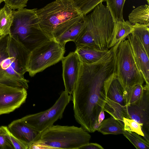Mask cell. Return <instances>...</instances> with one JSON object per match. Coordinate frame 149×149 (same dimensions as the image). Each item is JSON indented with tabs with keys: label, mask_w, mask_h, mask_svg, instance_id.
<instances>
[{
	"label": "cell",
	"mask_w": 149,
	"mask_h": 149,
	"mask_svg": "<svg viewBox=\"0 0 149 149\" xmlns=\"http://www.w3.org/2000/svg\"><path fill=\"white\" fill-rule=\"evenodd\" d=\"M148 4H149V0H146Z\"/></svg>",
	"instance_id": "cell-37"
},
{
	"label": "cell",
	"mask_w": 149,
	"mask_h": 149,
	"mask_svg": "<svg viewBox=\"0 0 149 149\" xmlns=\"http://www.w3.org/2000/svg\"><path fill=\"white\" fill-rule=\"evenodd\" d=\"M27 90L0 84V115L9 113L25 102Z\"/></svg>",
	"instance_id": "cell-10"
},
{
	"label": "cell",
	"mask_w": 149,
	"mask_h": 149,
	"mask_svg": "<svg viewBox=\"0 0 149 149\" xmlns=\"http://www.w3.org/2000/svg\"><path fill=\"white\" fill-rule=\"evenodd\" d=\"M116 74L125 95L129 88L136 85H143L145 82L127 38L122 40L118 47Z\"/></svg>",
	"instance_id": "cell-7"
},
{
	"label": "cell",
	"mask_w": 149,
	"mask_h": 149,
	"mask_svg": "<svg viewBox=\"0 0 149 149\" xmlns=\"http://www.w3.org/2000/svg\"><path fill=\"white\" fill-rule=\"evenodd\" d=\"M65 47L55 40L43 42L30 51L26 65L27 72L31 77L61 61Z\"/></svg>",
	"instance_id": "cell-8"
},
{
	"label": "cell",
	"mask_w": 149,
	"mask_h": 149,
	"mask_svg": "<svg viewBox=\"0 0 149 149\" xmlns=\"http://www.w3.org/2000/svg\"><path fill=\"white\" fill-rule=\"evenodd\" d=\"M97 130L104 135L123 134L125 131L119 122L111 116L104 120Z\"/></svg>",
	"instance_id": "cell-20"
},
{
	"label": "cell",
	"mask_w": 149,
	"mask_h": 149,
	"mask_svg": "<svg viewBox=\"0 0 149 149\" xmlns=\"http://www.w3.org/2000/svg\"><path fill=\"white\" fill-rule=\"evenodd\" d=\"M129 21L133 24L136 23L149 25V7L148 5L139 6L134 9L128 15Z\"/></svg>",
	"instance_id": "cell-22"
},
{
	"label": "cell",
	"mask_w": 149,
	"mask_h": 149,
	"mask_svg": "<svg viewBox=\"0 0 149 149\" xmlns=\"http://www.w3.org/2000/svg\"><path fill=\"white\" fill-rule=\"evenodd\" d=\"M116 52L111 49L90 64L80 62L78 77L72 95L74 116L85 131L93 133L112 81L117 77Z\"/></svg>",
	"instance_id": "cell-1"
},
{
	"label": "cell",
	"mask_w": 149,
	"mask_h": 149,
	"mask_svg": "<svg viewBox=\"0 0 149 149\" xmlns=\"http://www.w3.org/2000/svg\"><path fill=\"white\" fill-rule=\"evenodd\" d=\"M8 128L15 137L29 146L38 139L40 132L30 127L20 119L14 120Z\"/></svg>",
	"instance_id": "cell-14"
},
{
	"label": "cell",
	"mask_w": 149,
	"mask_h": 149,
	"mask_svg": "<svg viewBox=\"0 0 149 149\" xmlns=\"http://www.w3.org/2000/svg\"><path fill=\"white\" fill-rule=\"evenodd\" d=\"M71 96L65 90L61 93L53 105L45 111L26 116L20 119L28 125L40 132L61 119Z\"/></svg>",
	"instance_id": "cell-9"
},
{
	"label": "cell",
	"mask_w": 149,
	"mask_h": 149,
	"mask_svg": "<svg viewBox=\"0 0 149 149\" xmlns=\"http://www.w3.org/2000/svg\"><path fill=\"white\" fill-rule=\"evenodd\" d=\"M127 39L129 41L135 59L144 77L145 85L149 86V56L143 46L132 34L129 35Z\"/></svg>",
	"instance_id": "cell-13"
},
{
	"label": "cell",
	"mask_w": 149,
	"mask_h": 149,
	"mask_svg": "<svg viewBox=\"0 0 149 149\" xmlns=\"http://www.w3.org/2000/svg\"><path fill=\"white\" fill-rule=\"evenodd\" d=\"M149 25L136 23L133 25L131 34L141 43L148 56L149 55Z\"/></svg>",
	"instance_id": "cell-23"
},
{
	"label": "cell",
	"mask_w": 149,
	"mask_h": 149,
	"mask_svg": "<svg viewBox=\"0 0 149 149\" xmlns=\"http://www.w3.org/2000/svg\"><path fill=\"white\" fill-rule=\"evenodd\" d=\"M133 29V25L129 21L123 19L115 22L110 49L123 40L126 39L127 36L132 33Z\"/></svg>",
	"instance_id": "cell-18"
},
{
	"label": "cell",
	"mask_w": 149,
	"mask_h": 149,
	"mask_svg": "<svg viewBox=\"0 0 149 149\" xmlns=\"http://www.w3.org/2000/svg\"><path fill=\"white\" fill-rule=\"evenodd\" d=\"M144 85H136L129 88L125 95L126 105L133 103L139 100L143 94Z\"/></svg>",
	"instance_id": "cell-27"
},
{
	"label": "cell",
	"mask_w": 149,
	"mask_h": 149,
	"mask_svg": "<svg viewBox=\"0 0 149 149\" xmlns=\"http://www.w3.org/2000/svg\"><path fill=\"white\" fill-rule=\"evenodd\" d=\"M91 138L90 135L81 127L53 125L40 132L33 143L48 149H79L89 143Z\"/></svg>",
	"instance_id": "cell-4"
},
{
	"label": "cell",
	"mask_w": 149,
	"mask_h": 149,
	"mask_svg": "<svg viewBox=\"0 0 149 149\" xmlns=\"http://www.w3.org/2000/svg\"><path fill=\"white\" fill-rule=\"evenodd\" d=\"M124 129L128 132H135L141 136H145V134L142 130V124L139 123L131 119L123 118Z\"/></svg>",
	"instance_id": "cell-29"
},
{
	"label": "cell",
	"mask_w": 149,
	"mask_h": 149,
	"mask_svg": "<svg viewBox=\"0 0 149 149\" xmlns=\"http://www.w3.org/2000/svg\"><path fill=\"white\" fill-rule=\"evenodd\" d=\"M61 61L65 91L71 96L78 77L80 62L75 51L64 57Z\"/></svg>",
	"instance_id": "cell-12"
},
{
	"label": "cell",
	"mask_w": 149,
	"mask_h": 149,
	"mask_svg": "<svg viewBox=\"0 0 149 149\" xmlns=\"http://www.w3.org/2000/svg\"><path fill=\"white\" fill-rule=\"evenodd\" d=\"M103 110L117 120L124 128L123 118L130 119L126 105L123 106L106 97Z\"/></svg>",
	"instance_id": "cell-17"
},
{
	"label": "cell",
	"mask_w": 149,
	"mask_h": 149,
	"mask_svg": "<svg viewBox=\"0 0 149 149\" xmlns=\"http://www.w3.org/2000/svg\"><path fill=\"white\" fill-rule=\"evenodd\" d=\"M8 127H0V149H15L7 134Z\"/></svg>",
	"instance_id": "cell-30"
},
{
	"label": "cell",
	"mask_w": 149,
	"mask_h": 149,
	"mask_svg": "<svg viewBox=\"0 0 149 149\" xmlns=\"http://www.w3.org/2000/svg\"><path fill=\"white\" fill-rule=\"evenodd\" d=\"M85 26V21L84 16L80 21L70 27L55 40L62 46L65 47L68 42H75L78 39Z\"/></svg>",
	"instance_id": "cell-16"
},
{
	"label": "cell",
	"mask_w": 149,
	"mask_h": 149,
	"mask_svg": "<svg viewBox=\"0 0 149 149\" xmlns=\"http://www.w3.org/2000/svg\"><path fill=\"white\" fill-rule=\"evenodd\" d=\"M109 50L85 46H77L75 52L77 55L80 62L90 64L99 60Z\"/></svg>",
	"instance_id": "cell-15"
},
{
	"label": "cell",
	"mask_w": 149,
	"mask_h": 149,
	"mask_svg": "<svg viewBox=\"0 0 149 149\" xmlns=\"http://www.w3.org/2000/svg\"><path fill=\"white\" fill-rule=\"evenodd\" d=\"M100 145L96 143H89L83 146L79 149H104Z\"/></svg>",
	"instance_id": "cell-33"
},
{
	"label": "cell",
	"mask_w": 149,
	"mask_h": 149,
	"mask_svg": "<svg viewBox=\"0 0 149 149\" xmlns=\"http://www.w3.org/2000/svg\"><path fill=\"white\" fill-rule=\"evenodd\" d=\"M12 9L7 4L0 9V35L5 36L10 32L13 22Z\"/></svg>",
	"instance_id": "cell-21"
},
{
	"label": "cell",
	"mask_w": 149,
	"mask_h": 149,
	"mask_svg": "<svg viewBox=\"0 0 149 149\" xmlns=\"http://www.w3.org/2000/svg\"><path fill=\"white\" fill-rule=\"evenodd\" d=\"M4 0H0V5L1 3L3 1H4Z\"/></svg>",
	"instance_id": "cell-36"
},
{
	"label": "cell",
	"mask_w": 149,
	"mask_h": 149,
	"mask_svg": "<svg viewBox=\"0 0 149 149\" xmlns=\"http://www.w3.org/2000/svg\"><path fill=\"white\" fill-rule=\"evenodd\" d=\"M125 0H103V2H106V6L115 22L122 21L124 19L123 8Z\"/></svg>",
	"instance_id": "cell-24"
},
{
	"label": "cell",
	"mask_w": 149,
	"mask_h": 149,
	"mask_svg": "<svg viewBox=\"0 0 149 149\" xmlns=\"http://www.w3.org/2000/svg\"><path fill=\"white\" fill-rule=\"evenodd\" d=\"M30 51L10 32L0 36V84L27 90L24 77Z\"/></svg>",
	"instance_id": "cell-2"
},
{
	"label": "cell",
	"mask_w": 149,
	"mask_h": 149,
	"mask_svg": "<svg viewBox=\"0 0 149 149\" xmlns=\"http://www.w3.org/2000/svg\"><path fill=\"white\" fill-rule=\"evenodd\" d=\"M75 6L84 16L92 11L103 0H72Z\"/></svg>",
	"instance_id": "cell-26"
},
{
	"label": "cell",
	"mask_w": 149,
	"mask_h": 149,
	"mask_svg": "<svg viewBox=\"0 0 149 149\" xmlns=\"http://www.w3.org/2000/svg\"><path fill=\"white\" fill-rule=\"evenodd\" d=\"M104 111V110H102L98 115L97 120L99 123L101 124L104 119L105 115Z\"/></svg>",
	"instance_id": "cell-34"
},
{
	"label": "cell",
	"mask_w": 149,
	"mask_h": 149,
	"mask_svg": "<svg viewBox=\"0 0 149 149\" xmlns=\"http://www.w3.org/2000/svg\"><path fill=\"white\" fill-rule=\"evenodd\" d=\"M0 36H1L0 35Z\"/></svg>",
	"instance_id": "cell-38"
},
{
	"label": "cell",
	"mask_w": 149,
	"mask_h": 149,
	"mask_svg": "<svg viewBox=\"0 0 149 149\" xmlns=\"http://www.w3.org/2000/svg\"><path fill=\"white\" fill-rule=\"evenodd\" d=\"M142 96L136 101L126 105L130 119L142 124L146 132L149 130V87L144 85Z\"/></svg>",
	"instance_id": "cell-11"
},
{
	"label": "cell",
	"mask_w": 149,
	"mask_h": 149,
	"mask_svg": "<svg viewBox=\"0 0 149 149\" xmlns=\"http://www.w3.org/2000/svg\"><path fill=\"white\" fill-rule=\"evenodd\" d=\"M36 14L41 29L53 39L84 16L72 0H55L37 9Z\"/></svg>",
	"instance_id": "cell-3"
},
{
	"label": "cell",
	"mask_w": 149,
	"mask_h": 149,
	"mask_svg": "<svg viewBox=\"0 0 149 149\" xmlns=\"http://www.w3.org/2000/svg\"><path fill=\"white\" fill-rule=\"evenodd\" d=\"M100 125L101 124L99 123L98 120L95 121L93 127V130L94 132L97 130L100 127Z\"/></svg>",
	"instance_id": "cell-35"
},
{
	"label": "cell",
	"mask_w": 149,
	"mask_h": 149,
	"mask_svg": "<svg viewBox=\"0 0 149 149\" xmlns=\"http://www.w3.org/2000/svg\"><path fill=\"white\" fill-rule=\"evenodd\" d=\"M123 134L136 148L149 149V142L144 139L138 134L125 130Z\"/></svg>",
	"instance_id": "cell-25"
},
{
	"label": "cell",
	"mask_w": 149,
	"mask_h": 149,
	"mask_svg": "<svg viewBox=\"0 0 149 149\" xmlns=\"http://www.w3.org/2000/svg\"><path fill=\"white\" fill-rule=\"evenodd\" d=\"M88 15L84 16L85 28L93 36L98 48L109 50L115 26L111 14L102 2Z\"/></svg>",
	"instance_id": "cell-6"
},
{
	"label": "cell",
	"mask_w": 149,
	"mask_h": 149,
	"mask_svg": "<svg viewBox=\"0 0 149 149\" xmlns=\"http://www.w3.org/2000/svg\"><path fill=\"white\" fill-rule=\"evenodd\" d=\"M37 9L12 10L13 17L10 32L17 36L30 51L52 39L41 29L36 14Z\"/></svg>",
	"instance_id": "cell-5"
},
{
	"label": "cell",
	"mask_w": 149,
	"mask_h": 149,
	"mask_svg": "<svg viewBox=\"0 0 149 149\" xmlns=\"http://www.w3.org/2000/svg\"><path fill=\"white\" fill-rule=\"evenodd\" d=\"M7 134L8 138L12 143L15 149H29V146L14 136L10 132L8 128Z\"/></svg>",
	"instance_id": "cell-32"
},
{
	"label": "cell",
	"mask_w": 149,
	"mask_h": 149,
	"mask_svg": "<svg viewBox=\"0 0 149 149\" xmlns=\"http://www.w3.org/2000/svg\"><path fill=\"white\" fill-rule=\"evenodd\" d=\"M74 43L76 47L85 46L99 48L96 44L93 36L86 28L85 26L79 37Z\"/></svg>",
	"instance_id": "cell-28"
},
{
	"label": "cell",
	"mask_w": 149,
	"mask_h": 149,
	"mask_svg": "<svg viewBox=\"0 0 149 149\" xmlns=\"http://www.w3.org/2000/svg\"><path fill=\"white\" fill-rule=\"evenodd\" d=\"M29 0H4L5 4L8 5L12 9L15 10L24 8L26 6Z\"/></svg>",
	"instance_id": "cell-31"
},
{
	"label": "cell",
	"mask_w": 149,
	"mask_h": 149,
	"mask_svg": "<svg viewBox=\"0 0 149 149\" xmlns=\"http://www.w3.org/2000/svg\"><path fill=\"white\" fill-rule=\"evenodd\" d=\"M107 97L122 105H126L124 91L117 77L110 84L107 91Z\"/></svg>",
	"instance_id": "cell-19"
}]
</instances>
